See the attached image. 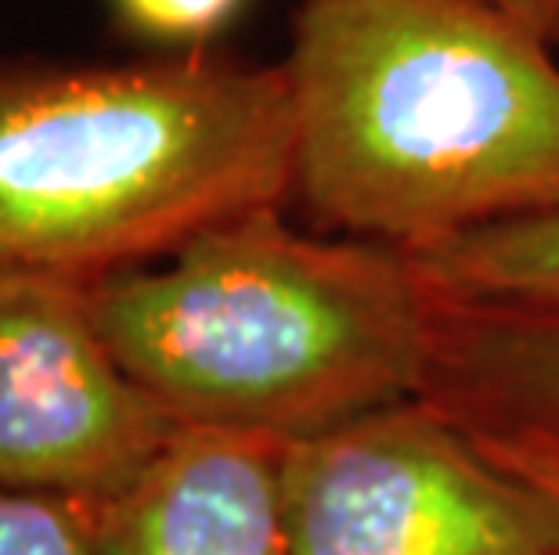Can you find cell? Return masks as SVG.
Returning <instances> with one entry per match:
<instances>
[{
  "label": "cell",
  "instance_id": "7",
  "mask_svg": "<svg viewBox=\"0 0 559 555\" xmlns=\"http://www.w3.org/2000/svg\"><path fill=\"white\" fill-rule=\"evenodd\" d=\"M423 397L509 462L559 472V314L440 300Z\"/></svg>",
  "mask_w": 559,
  "mask_h": 555
},
{
  "label": "cell",
  "instance_id": "9",
  "mask_svg": "<svg viewBox=\"0 0 559 555\" xmlns=\"http://www.w3.org/2000/svg\"><path fill=\"white\" fill-rule=\"evenodd\" d=\"M0 555H98L80 505L0 491Z\"/></svg>",
  "mask_w": 559,
  "mask_h": 555
},
{
  "label": "cell",
  "instance_id": "12",
  "mask_svg": "<svg viewBox=\"0 0 559 555\" xmlns=\"http://www.w3.org/2000/svg\"><path fill=\"white\" fill-rule=\"evenodd\" d=\"M516 466H520V462H516ZM523 469H531V466H523ZM534 472H542V476H545V480H549V483H552V487L559 491V472H549V469H534Z\"/></svg>",
  "mask_w": 559,
  "mask_h": 555
},
{
  "label": "cell",
  "instance_id": "6",
  "mask_svg": "<svg viewBox=\"0 0 559 555\" xmlns=\"http://www.w3.org/2000/svg\"><path fill=\"white\" fill-rule=\"evenodd\" d=\"M98 555H289L282 447L177 430L98 505H80Z\"/></svg>",
  "mask_w": 559,
  "mask_h": 555
},
{
  "label": "cell",
  "instance_id": "8",
  "mask_svg": "<svg viewBox=\"0 0 559 555\" xmlns=\"http://www.w3.org/2000/svg\"><path fill=\"white\" fill-rule=\"evenodd\" d=\"M440 300L559 314V209L404 253Z\"/></svg>",
  "mask_w": 559,
  "mask_h": 555
},
{
  "label": "cell",
  "instance_id": "4",
  "mask_svg": "<svg viewBox=\"0 0 559 555\" xmlns=\"http://www.w3.org/2000/svg\"><path fill=\"white\" fill-rule=\"evenodd\" d=\"M289 555H559V491L433 400L282 447Z\"/></svg>",
  "mask_w": 559,
  "mask_h": 555
},
{
  "label": "cell",
  "instance_id": "1",
  "mask_svg": "<svg viewBox=\"0 0 559 555\" xmlns=\"http://www.w3.org/2000/svg\"><path fill=\"white\" fill-rule=\"evenodd\" d=\"M285 76L321 231L415 253L559 209V69L484 0H307Z\"/></svg>",
  "mask_w": 559,
  "mask_h": 555
},
{
  "label": "cell",
  "instance_id": "3",
  "mask_svg": "<svg viewBox=\"0 0 559 555\" xmlns=\"http://www.w3.org/2000/svg\"><path fill=\"white\" fill-rule=\"evenodd\" d=\"M289 192L285 65L0 73V270L91 286Z\"/></svg>",
  "mask_w": 559,
  "mask_h": 555
},
{
  "label": "cell",
  "instance_id": "2",
  "mask_svg": "<svg viewBox=\"0 0 559 555\" xmlns=\"http://www.w3.org/2000/svg\"><path fill=\"white\" fill-rule=\"evenodd\" d=\"M120 369L177 430L293 447L426 394L440 297L390 245L257 209L87 286Z\"/></svg>",
  "mask_w": 559,
  "mask_h": 555
},
{
  "label": "cell",
  "instance_id": "10",
  "mask_svg": "<svg viewBox=\"0 0 559 555\" xmlns=\"http://www.w3.org/2000/svg\"><path fill=\"white\" fill-rule=\"evenodd\" d=\"M120 19L152 40H199L217 33L242 0H112Z\"/></svg>",
  "mask_w": 559,
  "mask_h": 555
},
{
  "label": "cell",
  "instance_id": "11",
  "mask_svg": "<svg viewBox=\"0 0 559 555\" xmlns=\"http://www.w3.org/2000/svg\"><path fill=\"white\" fill-rule=\"evenodd\" d=\"M545 47L559 44V0H484Z\"/></svg>",
  "mask_w": 559,
  "mask_h": 555
},
{
  "label": "cell",
  "instance_id": "5",
  "mask_svg": "<svg viewBox=\"0 0 559 555\" xmlns=\"http://www.w3.org/2000/svg\"><path fill=\"white\" fill-rule=\"evenodd\" d=\"M174 433L105 347L87 286L0 270V491L98 505Z\"/></svg>",
  "mask_w": 559,
  "mask_h": 555
}]
</instances>
